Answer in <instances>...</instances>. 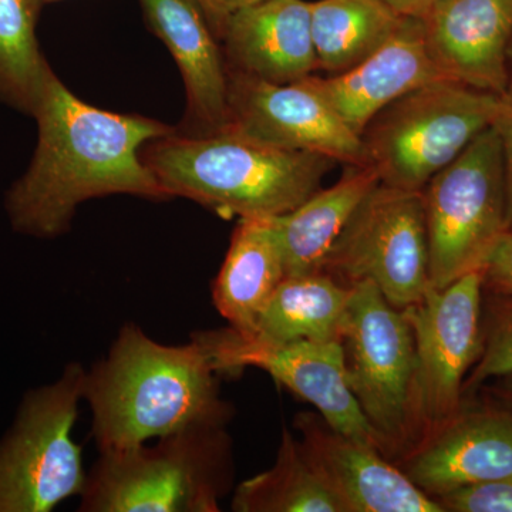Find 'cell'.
I'll return each instance as SVG.
<instances>
[{
	"instance_id": "4fadbf2b",
	"label": "cell",
	"mask_w": 512,
	"mask_h": 512,
	"mask_svg": "<svg viewBox=\"0 0 512 512\" xmlns=\"http://www.w3.org/2000/svg\"><path fill=\"white\" fill-rule=\"evenodd\" d=\"M400 470L431 498L512 477V413L467 406L403 454Z\"/></svg>"
},
{
	"instance_id": "7402d4cb",
	"label": "cell",
	"mask_w": 512,
	"mask_h": 512,
	"mask_svg": "<svg viewBox=\"0 0 512 512\" xmlns=\"http://www.w3.org/2000/svg\"><path fill=\"white\" fill-rule=\"evenodd\" d=\"M383 0H315L311 29L318 70L329 76L362 63L403 25Z\"/></svg>"
},
{
	"instance_id": "2e32d148",
	"label": "cell",
	"mask_w": 512,
	"mask_h": 512,
	"mask_svg": "<svg viewBox=\"0 0 512 512\" xmlns=\"http://www.w3.org/2000/svg\"><path fill=\"white\" fill-rule=\"evenodd\" d=\"M444 80L431 60L423 25L406 18L396 35L377 52L346 72L306 77L346 126L362 136L370 121L404 94Z\"/></svg>"
},
{
	"instance_id": "9c48e42d",
	"label": "cell",
	"mask_w": 512,
	"mask_h": 512,
	"mask_svg": "<svg viewBox=\"0 0 512 512\" xmlns=\"http://www.w3.org/2000/svg\"><path fill=\"white\" fill-rule=\"evenodd\" d=\"M322 271L340 284L372 282L396 309L430 288L423 191L377 184L340 232Z\"/></svg>"
},
{
	"instance_id": "8992f818",
	"label": "cell",
	"mask_w": 512,
	"mask_h": 512,
	"mask_svg": "<svg viewBox=\"0 0 512 512\" xmlns=\"http://www.w3.org/2000/svg\"><path fill=\"white\" fill-rule=\"evenodd\" d=\"M431 288L481 271L508 224L503 147L483 131L423 188Z\"/></svg>"
},
{
	"instance_id": "484cf974",
	"label": "cell",
	"mask_w": 512,
	"mask_h": 512,
	"mask_svg": "<svg viewBox=\"0 0 512 512\" xmlns=\"http://www.w3.org/2000/svg\"><path fill=\"white\" fill-rule=\"evenodd\" d=\"M436 501L444 512H512V477L460 488Z\"/></svg>"
},
{
	"instance_id": "ac0fdd59",
	"label": "cell",
	"mask_w": 512,
	"mask_h": 512,
	"mask_svg": "<svg viewBox=\"0 0 512 512\" xmlns=\"http://www.w3.org/2000/svg\"><path fill=\"white\" fill-rule=\"evenodd\" d=\"M147 26L163 40L187 89L188 134L215 133L228 123V72L217 36L198 0H138Z\"/></svg>"
},
{
	"instance_id": "1f68e13d",
	"label": "cell",
	"mask_w": 512,
	"mask_h": 512,
	"mask_svg": "<svg viewBox=\"0 0 512 512\" xmlns=\"http://www.w3.org/2000/svg\"><path fill=\"white\" fill-rule=\"evenodd\" d=\"M505 94L512 96V40L510 50H508V90Z\"/></svg>"
},
{
	"instance_id": "e575fe53",
	"label": "cell",
	"mask_w": 512,
	"mask_h": 512,
	"mask_svg": "<svg viewBox=\"0 0 512 512\" xmlns=\"http://www.w3.org/2000/svg\"><path fill=\"white\" fill-rule=\"evenodd\" d=\"M512 229V228H511Z\"/></svg>"
},
{
	"instance_id": "83f0119b",
	"label": "cell",
	"mask_w": 512,
	"mask_h": 512,
	"mask_svg": "<svg viewBox=\"0 0 512 512\" xmlns=\"http://www.w3.org/2000/svg\"><path fill=\"white\" fill-rule=\"evenodd\" d=\"M493 126L500 136L501 147H503L505 180H507L508 200V224L512 228V96L504 94L501 96L500 106Z\"/></svg>"
},
{
	"instance_id": "d4e9b609",
	"label": "cell",
	"mask_w": 512,
	"mask_h": 512,
	"mask_svg": "<svg viewBox=\"0 0 512 512\" xmlns=\"http://www.w3.org/2000/svg\"><path fill=\"white\" fill-rule=\"evenodd\" d=\"M483 346L464 383V397L481 384L512 373V296L483 291Z\"/></svg>"
},
{
	"instance_id": "d6a6232c",
	"label": "cell",
	"mask_w": 512,
	"mask_h": 512,
	"mask_svg": "<svg viewBox=\"0 0 512 512\" xmlns=\"http://www.w3.org/2000/svg\"><path fill=\"white\" fill-rule=\"evenodd\" d=\"M198 2H200L201 8L205 13V18L208 20V16H210V3H208V0H198Z\"/></svg>"
},
{
	"instance_id": "44dd1931",
	"label": "cell",
	"mask_w": 512,
	"mask_h": 512,
	"mask_svg": "<svg viewBox=\"0 0 512 512\" xmlns=\"http://www.w3.org/2000/svg\"><path fill=\"white\" fill-rule=\"evenodd\" d=\"M350 288L320 271L286 276L265 306L251 336L268 342L340 340Z\"/></svg>"
},
{
	"instance_id": "4316f807",
	"label": "cell",
	"mask_w": 512,
	"mask_h": 512,
	"mask_svg": "<svg viewBox=\"0 0 512 512\" xmlns=\"http://www.w3.org/2000/svg\"><path fill=\"white\" fill-rule=\"evenodd\" d=\"M483 291L512 296V229L498 239L481 268Z\"/></svg>"
},
{
	"instance_id": "6da1fadb",
	"label": "cell",
	"mask_w": 512,
	"mask_h": 512,
	"mask_svg": "<svg viewBox=\"0 0 512 512\" xmlns=\"http://www.w3.org/2000/svg\"><path fill=\"white\" fill-rule=\"evenodd\" d=\"M32 117L39 128L35 154L26 173L6 192L13 231L59 237L69 231L80 204L106 195L171 200L140 150L175 133L174 128L84 103L53 70Z\"/></svg>"
},
{
	"instance_id": "e0dca14e",
	"label": "cell",
	"mask_w": 512,
	"mask_h": 512,
	"mask_svg": "<svg viewBox=\"0 0 512 512\" xmlns=\"http://www.w3.org/2000/svg\"><path fill=\"white\" fill-rule=\"evenodd\" d=\"M220 39L232 72L275 84L298 83L318 70L311 2L262 0L225 20Z\"/></svg>"
},
{
	"instance_id": "836d02e7",
	"label": "cell",
	"mask_w": 512,
	"mask_h": 512,
	"mask_svg": "<svg viewBox=\"0 0 512 512\" xmlns=\"http://www.w3.org/2000/svg\"><path fill=\"white\" fill-rule=\"evenodd\" d=\"M43 2H45V3H50V2H59V0H43Z\"/></svg>"
},
{
	"instance_id": "f1b7e54d",
	"label": "cell",
	"mask_w": 512,
	"mask_h": 512,
	"mask_svg": "<svg viewBox=\"0 0 512 512\" xmlns=\"http://www.w3.org/2000/svg\"><path fill=\"white\" fill-rule=\"evenodd\" d=\"M476 392L481 393L484 404H487V406L497 407V409L512 413V373L481 384Z\"/></svg>"
},
{
	"instance_id": "f546056e",
	"label": "cell",
	"mask_w": 512,
	"mask_h": 512,
	"mask_svg": "<svg viewBox=\"0 0 512 512\" xmlns=\"http://www.w3.org/2000/svg\"><path fill=\"white\" fill-rule=\"evenodd\" d=\"M259 2H262V0H208V3H210L208 23H210L212 30H214L215 36L220 37L225 20H227L231 13L256 5Z\"/></svg>"
},
{
	"instance_id": "3957f363",
	"label": "cell",
	"mask_w": 512,
	"mask_h": 512,
	"mask_svg": "<svg viewBox=\"0 0 512 512\" xmlns=\"http://www.w3.org/2000/svg\"><path fill=\"white\" fill-rule=\"evenodd\" d=\"M141 154L164 190L221 217L288 214L322 188L336 163L306 151L259 143L228 128L201 136L168 134Z\"/></svg>"
},
{
	"instance_id": "7c38bea8",
	"label": "cell",
	"mask_w": 512,
	"mask_h": 512,
	"mask_svg": "<svg viewBox=\"0 0 512 512\" xmlns=\"http://www.w3.org/2000/svg\"><path fill=\"white\" fill-rule=\"evenodd\" d=\"M224 128L268 146L320 154L338 164H369L362 136L350 130L305 80L275 84L228 72Z\"/></svg>"
},
{
	"instance_id": "30bf717a",
	"label": "cell",
	"mask_w": 512,
	"mask_h": 512,
	"mask_svg": "<svg viewBox=\"0 0 512 512\" xmlns=\"http://www.w3.org/2000/svg\"><path fill=\"white\" fill-rule=\"evenodd\" d=\"M483 276H461L446 288H430L403 309L416 345L414 419L417 441L453 417L464 400L467 373L483 346Z\"/></svg>"
},
{
	"instance_id": "ba28073f",
	"label": "cell",
	"mask_w": 512,
	"mask_h": 512,
	"mask_svg": "<svg viewBox=\"0 0 512 512\" xmlns=\"http://www.w3.org/2000/svg\"><path fill=\"white\" fill-rule=\"evenodd\" d=\"M346 383L382 443L384 456L417 443L416 345L409 319L372 282L350 286L342 336Z\"/></svg>"
},
{
	"instance_id": "5b68a950",
	"label": "cell",
	"mask_w": 512,
	"mask_h": 512,
	"mask_svg": "<svg viewBox=\"0 0 512 512\" xmlns=\"http://www.w3.org/2000/svg\"><path fill=\"white\" fill-rule=\"evenodd\" d=\"M501 96L439 80L393 101L363 131L380 184L423 191L493 126Z\"/></svg>"
},
{
	"instance_id": "4dcf8cb0",
	"label": "cell",
	"mask_w": 512,
	"mask_h": 512,
	"mask_svg": "<svg viewBox=\"0 0 512 512\" xmlns=\"http://www.w3.org/2000/svg\"><path fill=\"white\" fill-rule=\"evenodd\" d=\"M383 2L403 18L421 19L441 0H383Z\"/></svg>"
},
{
	"instance_id": "7a4b0ae2",
	"label": "cell",
	"mask_w": 512,
	"mask_h": 512,
	"mask_svg": "<svg viewBox=\"0 0 512 512\" xmlns=\"http://www.w3.org/2000/svg\"><path fill=\"white\" fill-rule=\"evenodd\" d=\"M217 375L198 340L163 345L136 323L121 326L109 353L87 370L84 382L99 453L191 427H227L232 410L221 399Z\"/></svg>"
},
{
	"instance_id": "603a6c76",
	"label": "cell",
	"mask_w": 512,
	"mask_h": 512,
	"mask_svg": "<svg viewBox=\"0 0 512 512\" xmlns=\"http://www.w3.org/2000/svg\"><path fill=\"white\" fill-rule=\"evenodd\" d=\"M235 512H345L284 426L274 466L242 481L232 497Z\"/></svg>"
},
{
	"instance_id": "5bb4252c",
	"label": "cell",
	"mask_w": 512,
	"mask_h": 512,
	"mask_svg": "<svg viewBox=\"0 0 512 512\" xmlns=\"http://www.w3.org/2000/svg\"><path fill=\"white\" fill-rule=\"evenodd\" d=\"M303 451L345 512H444L382 451L333 429L319 413L295 417Z\"/></svg>"
},
{
	"instance_id": "8fae6325",
	"label": "cell",
	"mask_w": 512,
	"mask_h": 512,
	"mask_svg": "<svg viewBox=\"0 0 512 512\" xmlns=\"http://www.w3.org/2000/svg\"><path fill=\"white\" fill-rule=\"evenodd\" d=\"M192 338L208 353L215 372L238 373L248 367L262 370L315 406L333 429L383 453L379 437L346 383L340 340L268 342L229 326L194 333Z\"/></svg>"
},
{
	"instance_id": "277c9868",
	"label": "cell",
	"mask_w": 512,
	"mask_h": 512,
	"mask_svg": "<svg viewBox=\"0 0 512 512\" xmlns=\"http://www.w3.org/2000/svg\"><path fill=\"white\" fill-rule=\"evenodd\" d=\"M225 426H201L104 451L87 473L82 512H217L232 483Z\"/></svg>"
},
{
	"instance_id": "d6986e66",
	"label": "cell",
	"mask_w": 512,
	"mask_h": 512,
	"mask_svg": "<svg viewBox=\"0 0 512 512\" xmlns=\"http://www.w3.org/2000/svg\"><path fill=\"white\" fill-rule=\"evenodd\" d=\"M285 278L274 218H241L212 285V302L229 328L252 335Z\"/></svg>"
},
{
	"instance_id": "cb8c5ba5",
	"label": "cell",
	"mask_w": 512,
	"mask_h": 512,
	"mask_svg": "<svg viewBox=\"0 0 512 512\" xmlns=\"http://www.w3.org/2000/svg\"><path fill=\"white\" fill-rule=\"evenodd\" d=\"M43 0H0V100L32 116L52 67L37 42Z\"/></svg>"
},
{
	"instance_id": "9a60e30c",
	"label": "cell",
	"mask_w": 512,
	"mask_h": 512,
	"mask_svg": "<svg viewBox=\"0 0 512 512\" xmlns=\"http://www.w3.org/2000/svg\"><path fill=\"white\" fill-rule=\"evenodd\" d=\"M420 20L444 80L497 96L507 93L512 0H441Z\"/></svg>"
},
{
	"instance_id": "52a82bcc",
	"label": "cell",
	"mask_w": 512,
	"mask_h": 512,
	"mask_svg": "<svg viewBox=\"0 0 512 512\" xmlns=\"http://www.w3.org/2000/svg\"><path fill=\"white\" fill-rule=\"evenodd\" d=\"M86 372L70 363L55 383L23 397L12 429L0 440V512H50L82 495L87 473L72 433Z\"/></svg>"
},
{
	"instance_id": "ffe728a7",
	"label": "cell",
	"mask_w": 512,
	"mask_h": 512,
	"mask_svg": "<svg viewBox=\"0 0 512 512\" xmlns=\"http://www.w3.org/2000/svg\"><path fill=\"white\" fill-rule=\"evenodd\" d=\"M377 184L380 178L372 165H345L335 184L320 188L288 214L274 217L286 276L322 271L340 232Z\"/></svg>"
}]
</instances>
